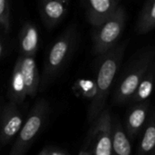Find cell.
I'll return each mask as SVG.
<instances>
[{
	"instance_id": "cell-1",
	"label": "cell",
	"mask_w": 155,
	"mask_h": 155,
	"mask_svg": "<svg viewBox=\"0 0 155 155\" xmlns=\"http://www.w3.org/2000/svg\"><path fill=\"white\" fill-rule=\"evenodd\" d=\"M127 46V42L119 43L106 54L98 56V64L94 80L95 94L88 109V122L91 125L105 110V105L116 74Z\"/></svg>"
},
{
	"instance_id": "cell-2",
	"label": "cell",
	"mask_w": 155,
	"mask_h": 155,
	"mask_svg": "<svg viewBox=\"0 0 155 155\" xmlns=\"http://www.w3.org/2000/svg\"><path fill=\"white\" fill-rule=\"evenodd\" d=\"M77 43L78 30L74 24L70 25L53 42L46 53L44 62L39 88L41 92L48 88L64 70L67 62L73 55Z\"/></svg>"
},
{
	"instance_id": "cell-3",
	"label": "cell",
	"mask_w": 155,
	"mask_h": 155,
	"mask_svg": "<svg viewBox=\"0 0 155 155\" xmlns=\"http://www.w3.org/2000/svg\"><path fill=\"white\" fill-rule=\"evenodd\" d=\"M154 59L155 45L144 46L132 57L114 90L113 101L115 104H124L132 100Z\"/></svg>"
},
{
	"instance_id": "cell-4",
	"label": "cell",
	"mask_w": 155,
	"mask_h": 155,
	"mask_svg": "<svg viewBox=\"0 0 155 155\" xmlns=\"http://www.w3.org/2000/svg\"><path fill=\"white\" fill-rule=\"evenodd\" d=\"M49 103L45 99H38L25 121L21 131L10 150L9 155H25L35 137L43 129L49 114Z\"/></svg>"
},
{
	"instance_id": "cell-5",
	"label": "cell",
	"mask_w": 155,
	"mask_h": 155,
	"mask_svg": "<svg viewBox=\"0 0 155 155\" xmlns=\"http://www.w3.org/2000/svg\"><path fill=\"white\" fill-rule=\"evenodd\" d=\"M126 22V11L122 5L114 15L97 27H94L92 34L93 53L98 56L103 55L115 47L120 42Z\"/></svg>"
},
{
	"instance_id": "cell-6",
	"label": "cell",
	"mask_w": 155,
	"mask_h": 155,
	"mask_svg": "<svg viewBox=\"0 0 155 155\" xmlns=\"http://www.w3.org/2000/svg\"><path fill=\"white\" fill-rule=\"evenodd\" d=\"M88 137L93 155H112L113 152V118L109 109L102 113L92 124Z\"/></svg>"
},
{
	"instance_id": "cell-7",
	"label": "cell",
	"mask_w": 155,
	"mask_h": 155,
	"mask_svg": "<svg viewBox=\"0 0 155 155\" xmlns=\"http://www.w3.org/2000/svg\"><path fill=\"white\" fill-rule=\"evenodd\" d=\"M24 123L19 106L9 101L4 104L0 119V145L5 146L16 138Z\"/></svg>"
},
{
	"instance_id": "cell-8",
	"label": "cell",
	"mask_w": 155,
	"mask_h": 155,
	"mask_svg": "<svg viewBox=\"0 0 155 155\" xmlns=\"http://www.w3.org/2000/svg\"><path fill=\"white\" fill-rule=\"evenodd\" d=\"M151 113L150 103L145 101L134 104L128 110L125 117V133L130 141L137 138L144 129Z\"/></svg>"
},
{
	"instance_id": "cell-9",
	"label": "cell",
	"mask_w": 155,
	"mask_h": 155,
	"mask_svg": "<svg viewBox=\"0 0 155 155\" xmlns=\"http://www.w3.org/2000/svg\"><path fill=\"white\" fill-rule=\"evenodd\" d=\"M120 6L118 0H88L84 2L86 18L93 27L110 19Z\"/></svg>"
},
{
	"instance_id": "cell-10",
	"label": "cell",
	"mask_w": 155,
	"mask_h": 155,
	"mask_svg": "<svg viewBox=\"0 0 155 155\" xmlns=\"http://www.w3.org/2000/svg\"><path fill=\"white\" fill-rule=\"evenodd\" d=\"M69 1L66 0H45L39 4L40 17L47 29H53L58 25L66 16Z\"/></svg>"
},
{
	"instance_id": "cell-11",
	"label": "cell",
	"mask_w": 155,
	"mask_h": 155,
	"mask_svg": "<svg viewBox=\"0 0 155 155\" xmlns=\"http://www.w3.org/2000/svg\"><path fill=\"white\" fill-rule=\"evenodd\" d=\"M21 61V71L26 89V94L35 97L40 88L41 76L38 72L37 64L34 56L19 55Z\"/></svg>"
},
{
	"instance_id": "cell-12",
	"label": "cell",
	"mask_w": 155,
	"mask_h": 155,
	"mask_svg": "<svg viewBox=\"0 0 155 155\" xmlns=\"http://www.w3.org/2000/svg\"><path fill=\"white\" fill-rule=\"evenodd\" d=\"M18 45L20 55L35 57L39 45V33L34 24L25 22L22 25L18 35Z\"/></svg>"
},
{
	"instance_id": "cell-13",
	"label": "cell",
	"mask_w": 155,
	"mask_h": 155,
	"mask_svg": "<svg viewBox=\"0 0 155 155\" xmlns=\"http://www.w3.org/2000/svg\"><path fill=\"white\" fill-rule=\"evenodd\" d=\"M26 96V89L21 71V61L20 57L18 56L12 72L10 88L8 92V99L9 102L19 106L24 103Z\"/></svg>"
},
{
	"instance_id": "cell-14",
	"label": "cell",
	"mask_w": 155,
	"mask_h": 155,
	"mask_svg": "<svg viewBox=\"0 0 155 155\" xmlns=\"http://www.w3.org/2000/svg\"><path fill=\"white\" fill-rule=\"evenodd\" d=\"M155 153V110L150 113L149 119L137 147V155H152Z\"/></svg>"
},
{
	"instance_id": "cell-15",
	"label": "cell",
	"mask_w": 155,
	"mask_h": 155,
	"mask_svg": "<svg viewBox=\"0 0 155 155\" xmlns=\"http://www.w3.org/2000/svg\"><path fill=\"white\" fill-rule=\"evenodd\" d=\"M155 84V59L149 66L147 72L145 73L142 82L140 83L137 90L135 91L132 100L130 101L134 104L143 103L148 101V98L151 96Z\"/></svg>"
},
{
	"instance_id": "cell-16",
	"label": "cell",
	"mask_w": 155,
	"mask_h": 155,
	"mask_svg": "<svg viewBox=\"0 0 155 155\" xmlns=\"http://www.w3.org/2000/svg\"><path fill=\"white\" fill-rule=\"evenodd\" d=\"M112 155H133L131 141L118 120L113 122V152Z\"/></svg>"
},
{
	"instance_id": "cell-17",
	"label": "cell",
	"mask_w": 155,
	"mask_h": 155,
	"mask_svg": "<svg viewBox=\"0 0 155 155\" xmlns=\"http://www.w3.org/2000/svg\"><path fill=\"white\" fill-rule=\"evenodd\" d=\"M136 32L145 35L155 29V0L147 1L143 6L136 23Z\"/></svg>"
},
{
	"instance_id": "cell-18",
	"label": "cell",
	"mask_w": 155,
	"mask_h": 155,
	"mask_svg": "<svg viewBox=\"0 0 155 155\" xmlns=\"http://www.w3.org/2000/svg\"><path fill=\"white\" fill-rule=\"evenodd\" d=\"M10 27V3L7 0H0V28L8 33Z\"/></svg>"
},
{
	"instance_id": "cell-19",
	"label": "cell",
	"mask_w": 155,
	"mask_h": 155,
	"mask_svg": "<svg viewBox=\"0 0 155 155\" xmlns=\"http://www.w3.org/2000/svg\"><path fill=\"white\" fill-rule=\"evenodd\" d=\"M49 155H67L66 153L59 151V150H50L49 151Z\"/></svg>"
},
{
	"instance_id": "cell-20",
	"label": "cell",
	"mask_w": 155,
	"mask_h": 155,
	"mask_svg": "<svg viewBox=\"0 0 155 155\" xmlns=\"http://www.w3.org/2000/svg\"><path fill=\"white\" fill-rule=\"evenodd\" d=\"M49 151L50 150H48V149H45V150L41 151L38 155H49Z\"/></svg>"
},
{
	"instance_id": "cell-21",
	"label": "cell",
	"mask_w": 155,
	"mask_h": 155,
	"mask_svg": "<svg viewBox=\"0 0 155 155\" xmlns=\"http://www.w3.org/2000/svg\"><path fill=\"white\" fill-rule=\"evenodd\" d=\"M3 53H4V47H3V44H2V42L0 40V59H1V57L3 55Z\"/></svg>"
},
{
	"instance_id": "cell-22",
	"label": "cell",
	"mask_w": 155,
	"mask_h": 155,
	"mask_svg": "<svg viewBox=\"0 0 155 155\" xmlns=\"http://www.w3.org/2000/svg\"><path fill=\"white\" fill-rule=\"evenodd\" d=\"M3 106H4L3 100H2V98L0 97V119H1V114H2V109H3Z\"/></svg>"
},
{
	"instance_id": "cell-23",
	"label": "cell",
	"mask_w": 155,
	"mask_h": 155,
	"mask_svg": "<svg viewBox=\"0 0 155 155\" xmlns=\"http://www.w3.org/2000/svg\"><path fill=\"white\" fill-rule=\"evenodd\" d=\"M152 155H155V153H153V154H152Z\"/></svg>"
}]
</instances>
